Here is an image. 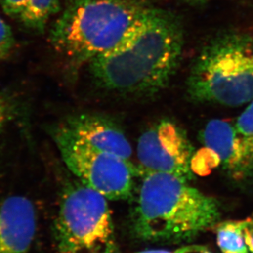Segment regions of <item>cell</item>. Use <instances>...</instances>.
Returning a JSON list of instances; mask_svg holds the SVG:
<instances>
[{
    "label": "cell",
    "mask_w": 253,
    "mask_h": 253,
    "mask_svg": "<svg viewBox=\"0 0 253 253\" xmlns=\"http://www.w3.org/2000/svg\"><path fill=\"white\" fill-rule=\"evenodd\" d=\"M183 30L171 12L147 7L116 47L88 63L100 88L129 97L163 90L179 66Z\"/></svg>",
    "instance_id": "obj_1"
},
{
    "label": "cell",
    "mask_w": 253,
    "mask_h": 253,
    "mask_svg": "<svg viewBox=\"0 0 253 253\" xmlns=\"http://www.w3.org/2000/svg\"><path fill=\"white\" fill-rule=\"evenodd\" d=\"M132 215L138 239L155 244H179L215 227L220 208L215 198L173 174L146 172Z\"/></svg>",
    "instance_id": "obj_2"
},
{
    "label": "cell",
    "mask_w": 253,
    "mask_h": 253,
    "mask_svg": "<svg viewBox=\"0 0 253 253\" xmlns=\"http://www.w3.org/2000/svg\"><path fill=\"white\" fill-rule=\"evenodd\" d=\"M147 6L139 0H73L51 31V43L79 67L108 53L134 27Z\"/></svg>",
    "instance_id": "obj_3"
},
{
    "label": "cell",
    "mask_w": 253,
    "mask_h": 253,
    "mask_svg": "<svg viewBox=\"0 0 253 253\" xmlns=\"http://www.w3.org/2000/svg\"><path fill=\"white\" fill-rule=\"evenodd\" d=\"M198 103L239 107L253 100V37L241 33L213 40L198 56L187 82Z\"/></svg>",
    "instance_id": "obj_4"
},
{
    "label": "cell",
    "mask_w": 253,
    "mask_h": 253,
    "mask_svg": "<svg viewBox=\"0 0 253 253\" xmlns=\"http://www.w3.org/2000/svg\"><path fill=\"white\" fill-rule=\"evenodd\" d=\"M108 198L76 182L66 188L55 225L61 253H113L114 232Z\"/></svg>",
    "instance_id": "obj_5"
},
{
    "label": "cell",
    "mask_w": 253,
    "mask_h": 253,
    "mask_svg": "<svg viewBox=\"0 0 253 253\" xmlns=\"http://www.w3.org/2000/svg\"><path fill=\"white\" fill-rule=\"evenodd\" d=\"M53 139L67 168L82 183L108 200H126L132 196L139 169L130 161L94 148L63 125L54 130Z\"/></svg>",
    "instance_id": "obj_6"
},
{
    "label": "cell",
    "mask_w": 253,
    "mask_h": 253,
    "mask_svg": "<svg viewBox=\"0 0 253 253\" xmlns=\"http://www.w3.org/2000/svg\"><path fill=\"white\" fill-rule=\"evenodd\" d=\"M139 174L158 172L191 179L194 148L176 123L163 120L143 132L137 146Z\"/></svg>",
    "instance_id": "obj_7"
},
{
    "label": "cell",
    "mask_w": 253,
    "mask_h": 253,
    "mask_svg": "<svg viewBox=\"0 0 253 253\" xmlns=\"http://www.w3.org/2000/svg\"><path fill=\"white\" fill-rule=\"evenodd\" d=\"M201 137L206 149L215 156L235 179H244L253 172V157L234 125L224 120H211Z\"/></svg>",
    "instance_id": "obj_8"
},
{
    "label": "cell",
    "mask_w": 253,
    "mask_h": 253,
    "mask_svg": "<svg viewBox=\"0 0 253 253\" xmlns=\"http://www.w3.org/2000/svg\"><path fill=\"white\" fill-rule=\"evenodd\" d=\"M36 214L26 197L11 196L0 204V253H28L36 234Z\"/></svg>",
    "instance_id": "obj_9"
},
{
    "label": "cell",
    "mask_w": 253,
    "mask_h": 253,
    "mask_svg": "<svg viewBox=\"0 0 253 253\" xmlns=\"http://www.w3.org/2000/svg\"><path fill=\"white\" fill-rule=\"evenodd\" d=\"M62 125L94 148L130 161L131 145L124 132L109 118L85 113L70 117Z\"/></svg>",
    "instance_id": "obj_10"
},
{
    "label": "cell",
    "mask_w": 253,
    "mask_h": 253,
    "mask_svg": "<svg viewBox=\"0 0 253 253\" xmlns=\"http://www.w3.org/2000/svg\"><path fill=\"white\" fill-rule=\"evenodd\" d=\"M59 9V0H28L19 21L27 28L43 31Z\"/></svg>",
    "instance_id": "obj_11"
},
{
    "label": "cell",
    "mask_w": 253,
    "mask_h": 253,
    "mask_svg": "<svg viewBox=\"0 0 253 253\" xmlns=\"http://www.w3.org/2000/svg\"><path fill=\"white\" fill-rule=\"evenodd\" d=\"M216 242L221 253H249L244 220H226L215 225Z\"/></svg>",
    "instance_id": "obj_12"
},
{
    "label": "cell",
    "mask_w": 253,
    "mask_h": 253,
    "mask_svg": "<svg viewBox=\"0 0 253 253\" xmlns=\"http://www.w3.org/2000/svg\"><path fill=\"white\" fill-rule=\"evenodd\" d=\"M234 126L247 149L253 157V100L238 117Z\"/></svg>",
    "instance_id": "obj_13"
},
{
    "label": "cell",
    "mask_w": 253,
    "mask_h": 253,
    "mask_svg": "<svg viewBox=\"0 0 253 253\" xmlns=\"http://www.w3.org/2000/svg\"><path fill=\"white\" fill-rule=\"evenodd\" d=\"M14 43L12 30L2 18H0V60L3 59L11 53Z\"/></svg>",
    "instance_id": "obj_14"
},
{
    "label": "cell",
    "mask_w": 253,
    "mask_h": 253,
    "mask_svg": "<svg viewBox=\"0 0 253 253\" xmlns=\"http://www.w3.org/2000/svg\"><path fill=\"white\" fill-rule=\"evenodd\" d=\"M28 0H0V6L5 14L11 17L19 18Z\"/></svg>",
    "instance_id": "obj_15"
},
{
    "label": "cell",
    "mask_w": 253,
    "mask_h": 253,
    "mask_svg": "<svg viewBox=\"0 0 253 253\" xmlns=\"http://www.w3.org/2000/svg\"><path fill=\"white\" fill-rule=\"evenodd\" d=\"M12 108L9 101L5 96L0 93V131L11 117Z\"/></svg>",
    "instance_id": "obj_16"
},
{
    "label": "cell",
    "mask_w": 253,
    "mask_h": 253,
    "mask_svg": "<svg viewBox=\"0 0 253 253\" xmlns=\"http://www.w3.org/2000/svg\"><path fill=\"white\" fill-rule=\"evenodd\" d=\"M244 233L249 253H253V217L244 220Z\"/></svg>",
    "instance_id": "obj_17"
},
{
    "label": "cell",
    "mask_w": 253,
    "mask_h": 253,
    "mask_svg": "<svg viewBox=\"0 0 253 253\" xmlns=\"http://www.w3.org/2000/svg\"><path fill=\"white\" fill-rule=\"evenodd\" d=\"M173 253H213L210 249L207 247L198 244H191L186 246L181 247L180 249H177Z\"/></svg>",
    "instance_id": "obj_18"
},
{
    "label": "cell",
    "mask_w": 253,
    "mask_h": 253,
    "mask_svg": "<svg viewBox=\"0 0 253 253\" xmlns=\"http://www.w3.org/2000/svg\"><path fill=\"white\" fill-rule=\"evenodd\" d=\"M135 253H173L167 250L162 249H151V250H143V251L138 252Z\"/></svg>",
    "instance_id": "obj_19"
},
{
    "label": "cell",
    "mask_w": 253,
    "mask_h": 253,
    "mask_svg": "<svg viewBox=\"0 0 253 253\" xmlns=\"http://www.w3.org/2000/svg\"><path fill=\"white\" fill-rule=\"evenodd\" d=\"M185 1L190 3V4L201 5L208 2V0H185Z\"/></svg>",
    "instance_id": "obj_20"
},
{
    "label": "cell",
    "mask_w": 253,
    "mask_h": 253,
    "mask_svg": "<svg viewBox=\"0 0 253 253\" xmlns=\"http://www.w3.org/2000/svg\"><path fill=\"white\" fill-rule=\"evenodd\" d=\"M93 253V252H89V253Z\"/></svg>",
    "instance_id": "obj_21"
}]
</instances>
